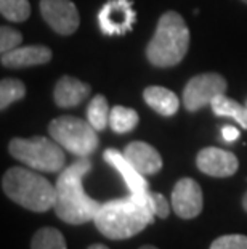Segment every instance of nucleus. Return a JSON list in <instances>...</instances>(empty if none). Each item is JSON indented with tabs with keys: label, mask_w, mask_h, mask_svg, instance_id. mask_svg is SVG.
I'll return each instance as SVG.
<instances>
[{
	"label": "nucleus",
	"mask_w": 247,
	"mask_h": 249,
	"mask_svg": "<svg viewBox=\"0 0 247 249\" xmlns=\"http://www.w3.org/2000/svg\"><path fill=\"white\" fill-rule=\"evenodd\" d=\"M92 161L88 158H81L71 166L63 169L56 180V199L55 213L63 222L72 225L87 224L95 219L101 208V203L90 198L83 190V177L90 172Z\"/></svg>",
	"instance_id": "nucleus-1"
},
{
	"label": "nucleus",
	"mask_w": 247,
	"mask_h": 249,
	"mask_svg": "<svg viewBox=\"0 0 247 249\" xmlns=\"http://www.w3.org/2000/svg\"><path fill=\"white\" fill-rule=\"evenodd\" d=\"M154 217L149 203L130 195L103 203L93 222L99 233L109 240H127L151 225Z\"/></svg>",
	"instance_id": "nucleus-2"
},
{
	"label": "nucleus",
	"mask_w": 247,
	"mask_h": 249,
	"mask_svg": "<svg viewBox=\"0 0 247 249\" xmlns=\"http://www.w3.org/2000/svg\"><path fill=\"white\" fill-rule=\"evenodd\" d=\"M190 47V29L181 15L165 12L157 21L156 33L146 47V56L157 68H170L185 58Z\"/></svg>",
	"instance_id": "nucleus-3"
},
{
	"label": "nucleus",
	"mask_w": 247,
	"mask_h": 249,
	"mask_svg": "<svg viewBox=\"0 0 247 249\" xmlns=\"http://www.w3.org/2000/svg\"><path fill=\"white\" fill-rule=\"evenodd\" d=\"M2 188L10 199L34 213H45L55 206L56 188L34 169L12 167L3 174Z\"/></svg>",
	"instance_id": "nucleus-4"
},
{
	"label": "nucleus",
	"mask_w": 247,
	"mask_h": 249,
	"mask_svg": "<svg viewBox=\"0 0 247 249\" xmlns=\"http://www.w3.org/2000/svg\"><path fill=\"white\" fill-rule=\"evenodd\" d=\"M10 155L28 167L40 172H58L65 167V148L53 139L31 137V139H13L8 145Z\"/></svg>",
	"instance_id": "nucleus-5"
},
{
	"label": "nucleus",
	"mask_w": 247,
	"mask_h": 249,
	"mask_svg": "<svg viewBox=\"0 0 247 249\" xmlns=\"http://www.w3.org/2000/svg\"><path fill=\"white\" fill-rule=\"evenodd\" d=\"M50 137L65 148L66 151L76 156L88 158L98 148L97 132L88 121L74 118V116H61L50 123Z\"/></svg>",
	"instance_id": "nucleus-6"
},
{
	"label": "nucleus",
	"mask_w": 247,
	"mask_h": 249,
	"mask_svg": "<svg viewBox=\"0 0 247 249\" xmlns=\"http://www.w3.org/2000/svg\"><path fill=\"white\" fill-rule=\"evenodd\" d=\"M227 81L223 76L217 72H206L199 74L190 79L183 90V105L188 111H194L204 108L206 105H210L214 98L227 92Z\"/></svg>",
	"instance_id": "nucleus-7"
},
{
	"label": "nucleus",
	"mask_w": 247,
	"mask_h": 249,
	"mask_svg": "<svg viewBox=\"0 0 247 249\" xmlns=\"http://www.w3.org/2000/svg\"><path fill=\"white\" fill-rule=\"evenodd\" d=\"M136 13L130 0H109L98 13V24L104 36H124L133 29Z\"/></svg>",
	"instance_id": "nucleus-8"
},
{
	"label": "nucleus",
	"mask_w": 247,
	"mask_h": 249,
	"mask_svg": "<svg viewBox=\"0 0 247 249\" xmlns=\"http://www.w3.org/2000/svg\"><path fill=\"white\" fill-rule=\"evenodd\" d=\"M40 12L49 26L60 36L74 34L81 17L71 0H40Z\"/></svg>",
	"instance_id": "nucleus-9"
},
{
	"label": "nucleus",
	"mask_w": 247,
	"mask_h": 249,
	"mask_svg": "<svg viewBox=\"0 0 247 249\" xmlns=\"http://www.w3.org/2000/svg\"><path fill=\"white\" fill-rule=\"evenodd\" d=\"M202 190L193 178H180L172 192L173 213L181 219H194L202 213Z\"/></svg>",
	"instance_id": "nucleus-10"
},
{
	"label": "nucleus",
	"mask_w": 247,
	"mask_h": 249,
	"mask_svg": "<svg viewBox=\"0 0 247 249\" xmlns=\"http://www.w3.org/2000/svg\"><path fill=\"white\" fill-rule=\"evenodd\" d=\"M196 164L199 171L210 177H231L236 174L239 167V161L231 151L222 150V148L209 146L199 151L196 158Z\"/></svg>",
	"instance_id": "nucleus-11"
},
{
	"label": "nucleus",
	"mask_w": 247,
	"mask_h": 249,
	"mask_svg": "<svg viewBox=\"0 0 247 249\" xmlns=\"http://www.w3.org/2000/svg\"><path fill=\"white\" fill-rule=\"evenodd\" d=\"M104 161L117 171L120 176H122L124 182L127 183V187L130 190V195H133L135 198H138L141 201H146L149 203V187L146 183L145 176L140 174L136 169L127 161V158L124 156V153H120L114 148H109V150L104 151Z\"/></svg>",
	"instance_id": "nucleus-12"
},
{
	"label": "nucleus",
	"mask_w": 247,
	"mask_h": 249,
	"mask_svg": "<svg viewBox=\"0 0 247 249\" xmlns=\"http://www.w3.org/2000/svg\"><path fill=\"white\" fill-rule=\"evenodd\" d=\"M124 156L143 176H154L162 169V158L154 146L145 142H132L125 146Z\"/></svg>",
	"instance_id": "nucleus-13"
},
{
	"label": "nucleus",
	"mask_w": 247,
	"mask_h": 249,
	"mask_svg": "<svg viewBox=\"0 0 247 249\" xmlns=\"http://www.w3.org/2000/svg\"><path fill=\"white\" fill-rule=\"evenodd\" d=\"M51 60V50L45 45H28L18 47L12 52L2 53V65L10 70H21L45 65Z\"/></svg>",
	"instance_id": "nucleus-14"
},
{
	"label": "nucleus",
	"mask_w": 247,
	"mask_h": 249,
	"mask_svg": "<svg viewBox=\"0 0 247 249\" xmlns=\"http://www.w3.org/2000/svg\"><path fill=\"white\" fill-rule=\"evenodd\" d=\"M92 92L87 82H82L72 76H63L55 87V103L60 108H74L83 102Z\"/></svg>",
	"instance_id": "nucleus-15"
},
{
	"label": "nucleus",
	"mask_w": 247,
	"mask_h": 249,
	"mask_svg": "<svg viewBox=\"0 0 247 249\" xmlns=\"http://www.w3.org/2000/svg\"><path fill=\"white\" fill-rule=\"evenodd\" d=\"M143 98L146 105L161 116H173L180 108V100L172 90L159 86H151L145 89Z\"/></svg>",
	"instance_id": "nucleus-16"
},
{
	"label": "nucleus",
	"mask_w": 247,
	"mask_h": 249,
	"mask_svg": "<svg viewBox=\"0 0 247 249\" xmlns=\"http://www.w3.org/2000/svg\"><path fill=\"white\" fill-rule=\"evenodd\" d=\"M210 105H212V111L217 116L234 119L241 127L247 129V108L243 107V105L234 102L233 98H228L225 93L214 98V102Z\"/></svg>",
	"instance_id": "nucleus-17"
},
{
	"label": "nucleus",
	"mask_w": 247,
	"mask_h": 249,
	"mask_svg": "<svg viewBox=\"0 0 247 249\" xmlns=\"http://www.w3.org/2000/svg\"><path fill=\"white\" fill-rule=\"evenodd\" d=\"M109 125L115 134H127L138 125V113L127 107H114L109 114Z\"/></svg>",
	"instance_id": "nucleus-18"
},
{
	"label": "nucleus",
	"mask_w": 247,
	"mask_h": 249,
	"mask_svg": "<svg viewBox=\"0 0 247 249\" xmlns=\"http://www.w3.org/2000/svg\"><path fill=\"white\" fill-rule=\"evenodd\" d=\"M109 111L108 100L104 95H95L87 108V121L92 124L95 130H104L109 124Z\"/></svg>",
	"instance_id": "nucleus-19"
},
{
	"label": "nucleus",
	"mask_w": 247,
	"mask_h": 249,
	"mask_svg": "<svg viewBox=\"0 0 247 249\" xmlns=\"http://www.w3.org/2000/svg\"><path fill=\"white\" fill-rule=\"evenodd\" d=\"M31 249H67V246L60 230L53 227H44L33 236Z\"/></svg>",
	"instance_id": "nucleus-20"
},
{
	"label": "nucleus",
	"mask_w": 247,
	"mask_h": 249,
	"mask_svg": "<svg viewBox=\"0 0 247 249\" xmlns=\"http://www.w3.org/2000/svg\"><path fill=\"white\" fill-rule=\"evenodd\" d=\"M26 95V86L18 79H2L0 82V108L7 109L10 105L23 100Z\"/></svg>",
	"instance_id": "nucleus-21"
},
{
	"label": "nucleus",
	"mask_w": 247,
	"mask_h": 249,
	"mask_svg": "<svg viewBox=\"0 0 247 249\" xmlns=\"http://www.w3.org/2000/svg\"><path fill=\"white\" fill-rule=\"evenodd\" d=\"M0 12L8 21L23 23L31 15L29 0H0Z\"/></svg>",
	"instance_id": "nucleus-22"
},
{
	"label": "nucleus",
	"mask_w": 247,
	"mask_h": 249,
	"mask_svg": "<svg viewBox=\"0 0 247 249\" xmlns=\"http://www.w3.org/2000/svg\"><path fill=\"white\" fill-rule=\"evenodd\" d=\"M21 42H23V36H21L19 31L10 28V26L0 28V52L2 53L18 49Z\"/></svg>",
	"instance_id": "nucleus-23"
},
{
	"label": "nucleus",
	"mask_w": 247,
	"mask_h": 249,
	"mask_svg": "<svg viewBox=\"0 0 247 249\" xmlns=\"http://www.w3.org/2000/svg\"><path fill=\"white\" fill-rule=\"evenodd\" d=\"M210 249H247V236L246 235H225L217 238Z\"/></svg>",
	"instance_id": "nucleus-24"
},
{
	"label": "nucleus",
	"mask_w": 247,
	"mask_h": 249,
	"mask_svg": "<svg viewBox=\"0 0 247 249\" xmlns=\"http://www.w3.org/2000/svg\"><path fill=\"white\" fill-rule=\"evenodd\" d=\"M149 206H151V211L154 213V215L161 217V219H165V217H169V214H170V204L167 203V199L159 193H151Z\"/></svg>",
	"instance_id": "nucleus-25"
},
{
	"label": "nucleus",
	"mask_w": 247,
	"mask_h": 249,
	"mask_svg": "<svg viewBox=\"0 0 247 249\" xmlns=\"http://www.w3.org/2000/svg\"><path fill=\"white\" fill-rule=\"evenodd\" d=\"M239 135H241L239 130L236 129V127H233V125H225V127H222V137H223L225 142L231 143V142L238 140Z\"/></svg>",
	"instance_id": "nucleus-26"
},
{
	"label": "nucleus",
	"mask_w": 247,
	"mask_h": 249,
	"mask_svg": "<svg viewBox=\"0 0 247 249\" xmlns=\"http://www.w3.org/2000/svg\"><path fill=\"white\" fill-rule=\"evenodd\" d=\"M88 249H109V248L104 246V245H92Z\"/></svg>",
	"instance_id": "nucleus-27"
},
{
	"label": "nucleus",
	"mask_w": 247,
	"mask_h": 249,
	"mask_svg": "<svg viewBox=\"0 0 247 249\" xmlns=\"http://www.w3.org/2000/svg\"><path fill=\"white\" fill-rule=\"evenodd\" d=\"M243 208H244V211L247 213V193L244 195V198H243Z\"/></svg>",
	"instance_id": "nucleus-28"
},
{
	"label": "nucleus",
	"mask_w": 247,
	"mask_h": 249,
	"mask_svg": "<svg viewBox=\"0 0 247 249\" xmlns=\"http://www.w3.org/2000/svg\"><path fill=\"white\" fill-rule=\"evenodd\" d=\"M140 249H157L156 246H151V245H146V246H141Z\"/></svg>",
	"instance_id": "nucleus-29"
},
{
	"label": "nucleus",
	"mask_w": 247,
	"mask_h": 249,
	"mask_svg": "<svg viewBox=\"0 0 247 249\" xmlns=\"http://www.w3.org/2000/svg\"><path fill=\"white\" fill-rule=\"evenodd\" d=\"M243 2H244V3H247V0H243Z\"/></svg>",
	"instance_id": "nucleus-30"
},
{
	"label": "nucleus",
	"mask_w": 247,
	"mask_h": 249,
	"mask_svg": "<svg viewBox=\"0 0 247 249\" xmlns=\"http://www.w3.org/2000/svg\"><path fill=\"white\" fill-rule=\"evenodd\" d=\"M246 108H247V105H246Z\"/></svg>",
	"instance_id": "nucleus-31"
}]
</instances>
